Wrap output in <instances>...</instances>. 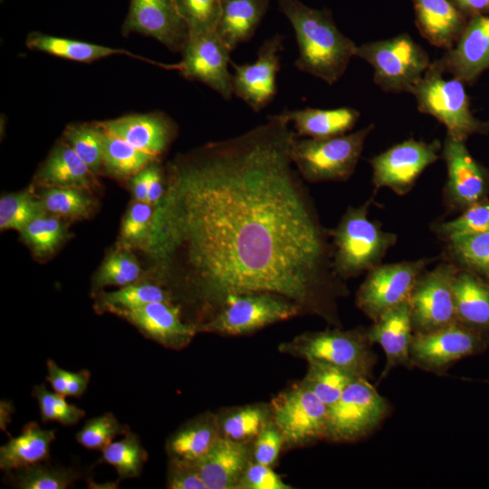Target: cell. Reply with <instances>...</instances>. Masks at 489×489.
<instances>
[{
  "label": "cell",
  "mask_w": 489,
  "mask_h": 489,
  "mask_svg": "<svg viewBox=\"0 0 489 489\" xmlns=\"http://www.w3.org/2000/svg\"><path fill=\"white\" fill-rule=\"evenodd\" d=\"M296 138L277 113L168 164L142 247L158 280L195 304L204 321L227 297L248 292L280 295L333 320L341 279L292 161Z\"/></svg>",
  "instance_id": "6da1fadb"
},
{
  "label": "cell",
  "mask_w": 489,
  "mask_h": 489,
  "mask_svg": "<svg viewBox=\"0 0 489 489\" xmlns=\"http://www.w3.org/2000/svg\"><path fill=\"white\" fill-rule=\"evenodd\" d=\"M278 6L295 34L296 69L329 85L337 82L356 56L355 43L338 29L329 10L312 8L300 0H278Z\"/></svg>",
  "instance_id": "7a4b0ae2"
},
{
  "label": "cell",
  "mask_w": 489,
  "mask_h": 489,
  "mask_svg": "<svg viewBox=\"0 0 489 489\" xmlns=\"http://www.w3.org/2000/svg\"><path fill=\"white\" fill-rule=\"evenodd\" d=\"M370 200L349 207L337 226L328 230L331 238L332 265L341 280L357 277L380 264L397 242V235L386 232L369 217Z\"/></svg>",
  "instance_id": "3957f363"
},
{
  "label": "cell",
  "mask_w": 489,
  "mask_h": 489,
  "mask_svg": "<svg viewBox=\"0 0 489 489\" xmlns=\"http://www.w3.org/2000/svg\"><path fill=\"white\" fill-rule=\"evenodd\" d=\"M373 129L370 124L355 132L328 139L296 138L291 149L292 161L308 182L347 181L354 173Z\"/></svg>",
  "instance_id": "277c9868"
},
{
  "label": "cell",
  "mask_w": 489,
  "mask_h": 489,
  "mask_svg": "<svg viewBox=\"0 0 489 489\" xmlns=\"http://www.w3.org/2000/svg\"><path fill=\"white\" fill-rule=\"evenodd\" d=\"M368 330H325L306 332L291 342L281 345V350L340 369L355 378L369 380L377 363Z\"/></svg>",
  "instance_id": "5b68a950"
},
{
  "label": "cell",
  "mask_w": 489,
  "mask_h": 489,
  "mask_svg": "<svg viewBox=\"0 0 489 489\" xmlns=\"http://www.w3.org/2000/svg\"><path fill=\"white\" fill-rule=\"evenodd\" d=\"M410 93L416 98L418 110L436 118L450 137L465 141L469 135L487 129L473 116L463 82L456 78L446 80L436 62H431Z\"/></svg>",
  "instance_id": "8992f818"
},
{
  "label": "cell",
  "mask_w": 489,
  "mask_h": 489,
  "mask_svg": "<svg viewBox=\"0 0 489 489\" xmlns=\"http://www.w3.org/2000/svg\"><path fill=\"white\" fill-rule=\"evenodd\" d=\"M356 56L372 66L375 83L390 92H410L431 65L427 53L408 34L357 46Z\"/></svg>",
  "instance_id": "52a82bcc"
},
{
  "label": "cell",
  "mask_w": 489,
  "mask_h": 489,
  "mask_svg": "<svg viewBox=\"0 0 489 489\" xmlns=\"http://www.w3.org/2000/svg\"><path fill=\"white\" fill-rule=\"evenodd\" d=\"M295 302L269 292L231 295L208 320L197 325V332L244 335L301 314Z\"/></svg>",
  "instance_id": "ba28073f"
},
{
  "label": "cell",
  "mask_w": 489,
  "mask_h": 489,
  "mask_svg": "<svg viewBox=\"0 0 489 489\" xmlns=\"http://www.w3.org/2000/svg\"><path fill=\"white\" fill-rule=\"evenodd\" d=\"M390 406L368 379H355L328 408L326 437L350 442L374 431L388 417Z\"/></svg>",
  "instance_id": "9c48e42d"
},
{
  "label": "cell",
  "mask_w": 489,
  "mask_h": 489,
  "mask_svg": "<svg viewBox=\"0 0 489 489\" xmlns=\"http://www.w3.org/2000/svg\"><path fill=\"white\" fill-rule=\"evenodd\" d=\"M488 347L489 336L455 321L432 331L414 333L411 369L443 375L454 363L480 354Z\"/></svg>",
  "instance_id": "30bf717a"
},
{
  "label": "cell",
  "mask_w": 489,
  "mask_h": 489,
  "mask_svg": "<svg viewBox=\"0 0 489 489\" xmlns=\"http://www.w3.org/2000/svg\"><path fill=\"white\" fill-rule=\"evenodd\" d=\"M270 408L284 446H299L325 439L328 407L302 382L279 393Z\"/></svg>",
  "instance_id": "8fae6325"
},
{
  "label": "cell",
  "mask_w": 489,
  "mask_h": 489,
  "mask_svg": "<svg viewBox=\"0 0 489 489\" xmlns=\"http://www.w3.org/2000/svg\"><path fill=\"white\" fill-rule=\"evenodd\" d=\"M427 259L379 264L368 272L357 292L359 309L372 321L408 300Z\"/></svg>",
  "instance_id": "7c38bea8"
},
{
  "label": "cell",
  "mask_w": 489,
  "mask_h": 489,
  "mask_svg": "<svg viewBox=\"0 0 489 489\" xmlns=\"http://www.w3.org/2000/svg\"><path fill=\"white\" fill-rule=\"evenodd\" d=\"M457 271L455 264L446 262L420 275L408 298L414 333L456 321L453 283Z\"/></svg>",
  "instance_id": "4fadbf2b"
},
{
  "label": "cell",
  "mask_w": 489,
  "mask_h": 489,
  "mask_svg": "<svg viewBox=\"0 0 489 489\" xmlns=\"http://www.w3.org/2000/svg\"><path fill=\"white\" fill-rule=\"evenodd\" d=\"M441 143L409 139L373 157L372 182L375 187H387L398 196L408 194L422 172L439 157Z\"/></svg>",
  "instance_id": "5bb4252c"
},
{
  "label": "cell",
  "mask_w": 489,
  "mask_h": 489,
  "mask_svg": "<svg viewBox=\"0 0 489 489\" xmlns=\"http://www.w3.org/2000/svg\"><path fill=\"white\" fill-rule=\"evenodd\" d=\"M230 53L216 32L189 36L180 53L182 59L174 63V70L185 79L199 82L229 101L234 95L232 73L228 69Z\"/></svg>",
  "instance_id": "9a60e30c"
},
{
  "label": "cell",
  "mask_w": 489,
  "mask_h": 489,
  "mask_svg": "<svg viewBox=\"0 0 489 489\" xmlns=\"http://www.w3.org/2000/svg\"><path fill=\"white\" fill-rule=\"evenodd\" d=\"M283 51V36L276 34L264 41L253 62H230L233 93L254 112L266 108L276 95Z\"/></svg>",
  "instance_id": "2e32d148"
},
{
  "label": "cell",
  "mask_w": 489,
  "mask_h": 489,
  "mask_svg": "<svg viewBox=\"0 0 489 489\" xmlns=\"http://www.w3.org/2000/svg\"><path fill=\"white\" fill-rule=\"evenodd\" d=\"M120 31L124 36L139 34L154 38L179 53L189 39L188 28L174 0H129Z\"/></svg>",
  "instance_id": "e0dca14e"
},
{
  "label": "cell",
  "mask_w": 489,
  "mask_h": 489,
  "mask_svg": "<svg viewBox=\"0 0 489 489\" xmlns=\"http://www.w3.org/2000/svg\"><path fill=\"white\" fill-rule=\"evenodd\" d=\"M442 156L447 171L445 194L448 206L465 210L484 201L488 189V177L484 169L471 156L465 142L447 135Z\"/></svg>",
  "instance_id": "ac0fdd59"
},
{
  "label": "cell",
  "mask_w": 489,
  "mask_h": 489,
  "mask_svg": "<svg viewBox=\"0 0 489 489\" xmlns=\"http://www.w3.org/2000/svg\"><path fill=\"white\" fill-rule=\"evenodd\" d=\"M144 336L169 349L186 347L197 332L195 324L182 320L181 307L173 302H157L142 306L116 310Z\"/></svg>",
  "instance_id": "d6986e66"
},
{
  "label": "cell",
  "mask_w": 489,
  "mask_h": 489,
  "mask_svg": "<svg viewBox=\"0 0 489 489\" xmlns=\"http://www.w3.org/2000/svg\"><path fill=\"white\" fill-rule=\"evenodd\" d=\"M98 122L109 133L158 158L177 133L176 122L162 111L128 114Z\"/></svg>",
  "instance_id": "ffe728a7"
},
{
  "label": "cell",
  "mask_w": 489,
  "mask_h": 489,
  "mask_svg": "<svg viewBox=\"0 0 489 489\" xmlns=\"http://www.w3.org/2000/svg\"><path fill=\"white\" fill-rule=\"evenodd\" d=\"M455 44L436 62L443 72L470 82L489 68V16L475 17Z\"/></svg>",
  "instance_id": "44dd1931"
},
{
  "label": "cell",
  "mask_w": 489,
  "mask_h": 489,
  "mask_svg": "<svg viewBox=\"0 0 489 489\" xmlns=\"http://www.w3.org/2000/svg\"><path fill=\"white\" fill-rule=\"evenodd\" d=\"M369 340L380 345L386 355L383 379L395 368L411 369L410 346L414 335L408 300L390 309L367 329Z\"/></svg>",
  "instance_id": "7402d4cb"
},
{
  "label": "cell",
  "mask_w": 489,
  "mask_h": 489,
  "mask_svg": "<svg viewBox=\"0 0 489 489\" xmlns=\"http://www.w3.org/2000/svg\"><path fill=\"white\" fill-rule=\"evenodd\" d=\"M250 462L248 444L221 436L196 465L207 489H238L239 482Z\"/></svg>",
  "instance_id": "603a6c76"
},
{
  "label": "cell",
  "mask_w": 489,
  "mask_h": 489,
  "mask_svg": "<svg viewBox=\"0 0 489 489\" xmlns=\"http://www.w3.org/2000/svg\"><path fill=\"white\" fill-rule=\"evenodd\" d=\"M417 26L431 44L451 49L460 37L464 20L448 0H413Z\"/></svg>",
  "instance_id": "cb8c5ba5"
},
{
  "label": "cell",
  "mask_w": 489,
  "mask_h": 489,
  "mask_svg": "<svg viewBox=\"0 0 489 489\" xmlns=\"http://www.w3.org/2000/svg\"><path fill=\"white\" fill-rule=\"evenodd\" d=\"M279 114L292 125L297 135L311 139L346 134L354 128L360 116L357 110L349 107L284 110Z\"/></svg>",
  "instance_id": "d4e9b609"
},
{
  "label": "cell",
  "mask_w": 489,
  "mask_h": 489,
  "mask_svg": "<svg viewBox=\"0 0 489 489\" xmlns=\"http://www.w3.org/2000/svg\"><path fill=\"white\" fill-rule=\"evenodd\" d=\"M44 187H82L91 190L96 175L62 139L52 149L35 176Z\"/></svg>",
  "instance_id": "484cf974"
},
{
  "label": "cell",
  "mask_w": 489,
  "mask_h": 489,
  "mask_svg": "<svg viewBox=\"0 0 489 489\" xmlns=\"http://www.w3.org/2000/svg\"><path fill=\"white\" fill-rule=\"evenodd\" d=\"M25 45L30 50L83 63H91L103 58L120 54L137 58L164 69H166L167 66V63L150 61L149 59L139 56L127 50L112 48L76 39L59 37L36 31L27 34Z\"/></svg>",
  "instance_id": "4316f807"
},
{
  "label": "cell",
  "mask_w": 489,
  "mask_h": 489,
  "mask_svg": "<svg viewBox=\"0 0 489 489\" xmlns=\"http://www.w3.org/2000/svg\"><path fill=\"white\" fill-rule=\"evenodd\" d=\"M270 0H223L216 34L231 52L255 34Z\"/></svg>",
  "instance_id": "83f0119b"
},
{
  "label": "cell",
  "mask_w": 489,
  "mask_h": 489,
  "mask_svg": "<svg viewBox=\"0 0 489 489\" xmlns=\"http://www.w3.org/2000/svg\"><path fill=\"white\" fill-rule=\"evenodd\" d=\"M453 292L456 321L489 336V283L458 268Z\"/></svg>",
  "instance_id": "f1b7e54d"
},
{
  "label": "cell",
  "mask_w": 489,
  "mask_h": 489,
  "mask_svg": "<svg viewBox=\"0 0 489 489\" xmlns=\"http://www.w3.org/2000/svg\"><path fill=\"white\" fill-rule=\"evenodd\" d=\"M55 430L44 429L37 422H29L22 432L0 447V468L13 471L46 461L55 440Z\"/></svg>",
  "instance_id": "f546056e"
},
{
  "label": "cell",
  "mask_w": 489,
  "mask_h": 489,
  "mask_svg": "<svg viewBox=\"0 0 489 489\" xmlns=\"http://www.w3.org/2000/svg\"><path fill=\"white\" fill-rule=\"evenodd\" d=\"M221 436L218 417L205 414L172 434L166 449L169 458L197 463L209 453Z\"/></svg>",
  "instance_id": "4dcf8cb0"
},
{
  "label": "cell",
  "mask_w": 489,
  "mask_h": 489,
  "mask_svg": "<svg viewBox=\"0 0 489 489\" xmlns=\"http://www.w3.org/2000/svg\"><path fill=\"white\" fill-rule=\"evenodd\" d=\"M156 160L158 158L104 129L102 170L107 174L118 178L131 177Z\"/></svg>",
  "instance_id": "1f68e13d"
},
{
  "label": "cell",
  "mask_w": 489,
  "mask_h": 489,
  "mask_svg": "<svg viewBox=\"0 0 489 489\" xmlns=\"http://www.w3.org/2000/svg\"><path fill=\"white\" fill-rule=\"evenodd\" d=\"M271 420L270 405H249L219 417L218 424L223 437L248 444L254 441Z\"/></svg>",
  "instance_id": "d6a6232c"
},
{
  "label": "cell",
  "mask_w": 489,
  "mask_h": 489,
  "mask_svg": "<svg viewBox=\"0 0 489 489\" xmlns=\"http://www.w3.org/2000/svg\"><path fill=\"white\" fill-rule=\"evenodd\" d=\"M446 244L453 264L489 283V232L456 236Z\"/></svg>",
  "instance_id": "836d02e7"
},
{
  "label": "cell",
  "mask_w": 489,
  "mask_h": 489,
  "mask_svg": "<svg viewBox=\"0 0 489 489\" xmlns=\"http://www.w3.org/2000/svg\"><path fill=\"white\" fill-rule=\"evenodd\" d=\"M62 136L95 175L102 170L104 129L98 121L71 123Z\"/></svg>",
  "instance_id": "e575fe53"
},
{
  "label": "cell",
  "mask_w": 489,
  "mask_h": 489,
  "mask_svg": "<svg viewBox=\"0 0 489 489\" xmlns=\"http://www.w3.org/2000/svg\"><path fill=\"white\" fill-rule=\"evenodd\" d=\"M148 457L139 437L130 431L101 451V459L114 467L120 479L139 476Z\"/></svg>",
  "instance_id": "d590c367"
},
{
  "label": "cell",
  "mask_w": 489,
  "mask_h": 489,
  "mask_svg": "<svg viewBox=\"0 0 489 489\" xmlns=\"http://www.w3.org/2000/svg\"><path fill=\"white\" fill-rule=\"evenodd\" d=\"M302 381L328 408L335 403L344 389L355 379L350 373L322 362L310 360Z\"/></svg>",
  "instance_id": "8d00e7d4"
},
{
  "label": "cell",
  "mask_w": 489,
  "mask_h": 489,
  "mask_svg": "<svg viewBox=\"0 0 489 489\" xmlns=\"http://www.w3.org/2000/svg\"><path fill=\"white\" fill-rule=\"evenodd\" d=\"M40 198L48 214L60 217H87L94 208L90 190L82 187H45Z\"/></svg>",
  "instance_id": "74e56055"
},
{
  "label": "cell",
  "mask_w": 489,
  "mask_h": 489,
  "mask_svg": "<svg viewBox=\"0 0 489 489\" xmlns=\"http://www.w3.org/2000/svg\"><path fill=\"white\" fill-rule=\"evenodd\" d=\"M101 305L108 311L130 309L157 302H173V295L159 283H139L122 286L100 296Z\"/></svg>",
  "instance_id": "f35d334b"
},
{
  "label": "cell",
  "mask_w": 489,
  "mask_h": 489,
  "mask_svg": "<svg viewBox=\"0 0 489 489\" xmlns=\"http://www.w3.org/2000/svg\"><path fill=\"white\" fill-rule=\"evenodd\" d=\"M24 242L40 256L56 251L67 235L65 224L60 216L44 212L34 218L21 232Z\"/></svg>",
  "instance_id": "ab89813d"
},
{
  "label": "cell",
  "mask_w": 489,
  "mask_h": 489,
  "mask_svg": "<svg viewBox=\"0 0 489 489\" xmlns=\"http://www.w3.org/2000/svg\"><path fill=\"white\" fill-rule=\"evenodd\" d=\"M13 473V483L19 489H66L80 477L74 469L40 463Z\"/></svg>",
  "instance_id": "60d3db41"
},
{
  "label": "cell",
  "mask_w": 489,
  "mask_h": 489,
  "mask_svg": "<svg viewBox=\"0 0 489 489\" xmlns=\"http://www.w3.org/2000/svg\"><path fill=\"white\" fill-rule=\"evenodd\" d=\"M44 212L41 198L32 189L3 196L0 199V229L21 232Z\"/></svg>",
  "instance_id": "b9f144b4"
},
{
  "label": "cell",
  "mask_w": 489,
  "mask_h": 489,
  "mask_svg": "<svg viewBox=\"0 0 489 489\" xmlns=\"http://www.w3.org/2000/svg\"><path fill=\"white\" fill-rule=\"evenodd\" d=\"M189 36L216 32L223 0H174Z\"/></svg>",
  "instance_id": "7bdbcfd3"
},
{
  "label": "cell",
  "mask_w": 489,
  "mask_h": 489,
  "mask_svg": "<svg viewBox=\"0 0 489 489\" xmlns=\"http://www.w3.org/2000/svg\"><path fill=\"white\" fill-rule=\"evenodd\" d=\"M32 396L36 399L43 423L58 422L73 426L85 416V411L66 401L65 396L50 391L44 384L35 385Z\"/></svg>",
  "instance_id": "ee69618b"
},
{
  "label": "cell",
  "mask_w": 489,
  "mask_h": 489,
  "mask_svg": "<svg viewBox=\"0 0 489 489\" xmlns=\"http://www.w3.org/2000/svg\"><path fill=\"white\" fill-rule=\"evenodd\" d=\"M140 274L141 270L136 258L127 250H119L104 259L95 275L94 283L97 287H122L136 282Z\"/></svg>",
  "instance_id": "f6af8a7d"
},
{
  "label": "cell",
  "mask_w": 489,
  "mask_h": 489,
  "mask_svg": "<svg viewBox=\"0 0 489 489\" xmlns=\"http://www.w3.org/2000/svg\"><path fill=\"white\" fill-rule=\"evenodd\" d=\"M130 429L122 425L117 417L110 412L87 420L83 427L76 433L78 444L90 450L102 451L119 435H125Z\"/></svg>",
  "instance_id": "bcb514c9"
},
{
  "label": "cell",
  "mask_w": 489,
  "mask_h": 489,
  "mask_svg": "<svg viewBox=\"0 0 489 489\" xmlns=\"http://www.w3.org/2000/svg\"><path fill=\"white\" fill-rule=\"evenodd\" d=\"M436 231L446 241L489 232V203L481 201L470 206L458 217L437 225Z\"/></svg>",
  "instance_id": "7dc6e473"
},
{
  "label": "cell",
  "mask_w": 489,
  "mask_h": 489,
  "mask_svg": "<svg viewBox=\"0 0 489 489\" xmlns=\"http://www.w3.org/2000/svg\"><path fill=\"white\" fill-rule=\"evenodd\" d=\"M153 207L149 203L137 201L129 208L120 231V236L125 243L144 244L149 233Z\"/></svg>",
  "instance_id": "c3c4849f"
},
{
  "label": "cell",
  "mask_w": 489,
  "mask_h": 489,
  "mask_svg": "<svg viewBox=\"0 0 489 489\" xmlns=\"http://www.w3.org/2000/svg\"><path fill=\"white\" fill-rule=\"evenodd\" d=\"M283 446V437L272 419L254 439L252 451L254 461L272 466Z\"/></svg>",
  "instance_id": "681fc988"
},
{
  "label": "cell",
  "mask_w": 489,
  "mask_h": 489,
  "mask_svg": "<svg viewBox=\"0 0 489 489\" xmlns=\"http://www.w3.org/2000/svg\"><path fill=\"white\" fill-rule=\"evenodd\" d=\"M272 466L252 461L248 464L238 489H291Z\"/></svg>",
  "instance_id": "f907efd6"
},
{
  "label": "cell",
  "mask_w": 489,
  "mask_h": 489,
  "mask_svg": "<svg viewBox=\"0 0 489 489\" xmlns=\"http://www.w3.org/2000/svg\"><path fill=\"white\" fill-rule=\"evenodd\" d=\"M167 487L170 489H207L196 463L169 458Z\"/></svg>",
  "instance_id": "816d5d0a"
},
{
  "label": "cell",
  "mask_w": 489,
  "mask_h": 489,
  "mask_svg": "<svg viewBox=\"0 0 489 489\" xmlns=\"http://www.w3.org/2000/svg\"><path fill=\"white\" fill-rule=\"evenodd\" d=\"M149 173L147 203L155 206L162 198L166 189L164 188V171L158 160L149 165Z\"/></svg>",
  "instance_id": "f5cc1de1"
},
{
  "label": "cell",
  "mask_w": 489,
  "mask_h": 489,
  "mask_svg": "<svg viewBox=\"0 0 489 489\" xmlns=\"http://www.w3.org/2000/svg\"><path fill=\"white\" fill-rule=\"evenodd\" d=\"M46 380L50 383L53 391L66 397L69 370L60 368L51 359L46 361Z\"/></svg>",
  "instance_id": "db71d44e"
},
{
  "label": "cell",
  "mask_w": 489,
  "mask_h": 489,
  "mask_svg": "<svg viewBox=\"0 0 489 489\" xmlns=\"http://www.w3.org/2000/svg\"><path fill=\"white\" fill-rule=\"evenodd\" d=\"M91 373L87 369L78 372L69 371L66 397H82L90 383Z\"/></svg>",
  "instance_id": "11a10c76"
},
{
  "label": "cell",
  "mask_w": 489,
  "mask_h": 489,
  "mask_svg": "<svg viewBox=\"0 0 489 489\" xmlns=\"http://www.w3.org/2000/svg\"><path fill=\"white\" fill-rule=\"evenodd\" d=\"M149 166L130 177V187L136 201L147 203Z\"/></svg>",
  "instance_id": "9f6ffc18"
},
{
  "label": "cell",
  "mask_w": 489,
  "mask_h": 489,
  "mask_svg": "<svg viewBox=\"0 0 489 489\" xmlns=\"http://www.w3.org/2000/svg\"><path fill=\"white\" fill-rule=\"evenodd\" d=\"M14 413V406L11 401L1 400L0 401V428L3 431H6L7 426L12 421V415Z\"/></svg>",
  "instance_id": "6f0895ef"
},
{
  "label": "cell",
  "mask_w": 489,
  "mask_h": 489,
  "mask_svg": "<svg viewBox=\"0 0 489 489\" xmlns=\"http://www.w3.org/2000/svg\"><path fill=\"white\" fill-rule=\"evenodd\" d=\"M463 10L468 12H479L489 7V0H454Z\"/></svg>",
  "instance_id": "680465c9"
}]
</instances>
